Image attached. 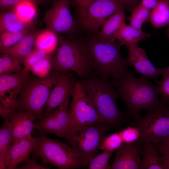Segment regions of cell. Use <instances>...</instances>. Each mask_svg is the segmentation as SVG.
Segmentation results:
<instances>
[{"label":"cell","mask_w":169,"mask_h":169,"mask_svg":"<svg viewBox=\"0 0 169 169\" xmlns=\"http://www.w3.org/2000/svg\"><path fill=\"white\" fill-rule=\"evenodd\" d=\"M124 7L119 9L103 23L100 29L94 38L104 41H115V35L122 25L125 23Z\"/></svg>","instance_id":"d6986e66"},{"label":"cell","mask_w":169,"mask_h":169,"mask_svg":"<svg viewBox=\"0 0 169 169\" xmlns=\"http://www.w3.org/2000/svg\"><path fill=\"white\" fill-rule=\"evenodd\" d=\"M52 68L61 74L74 72L80 78L91 74L93 69L87 43L74 38L60 37L51 62Z\"/></svg>","instance_id":"3957f363"},{"label":"cell","mask_w":169,"mask_h":169,"mask_svg":"<svg viewBox=\"0 0 169 169\" xmlns=\"http://www.w3.org/2000/svg\"><path fill=\"white\" fill-rule=\"evenodd\" d=\"M38 159L32 157L22 166L18 167L16 169H49V167L42 166L37 162Z\"/></svg>","instance_id":"8d00e7d4"},{"label":"cell","mask_w":169,"mask_h":169,"mask_svg":"<svg viewBox=\"0 0 169 169\" xmlns=\"http://www.w3.org/2000/svg\"><path fill=\"white\" fill-rule=\"evenodd\" d=\"M114 151L106 150L93 157L87 167L89 169H110L109 161Z\"/></svg>","instance_id":"1f68e13d"},{"label":"cell","mask_w":169,"mask_h":169,"mask_svg":"<svg viewBox=\"0 0 169 169\" xmlns=\"http://www.w3.org/2000/svg\"><path fill=\"white\" fill-rule=\"evenodd\" d=\"M160 158L163 165L164 169H169V154H161Z\"/></svg>","instance_id":"7bdbcfd3"},{"label":"cell","mask_w":169,"mask_h":169,"mask_svg":"<svg viewBox=\"0 0 169 169\" xmlns=\"http://www.w3.org/2000/svg\"><path fill=\"white\" fill-rule=\"evenodd\" d=\"M86 43L93 69L98 75L114 78L128 71L130 64L122 57L120 51L122 46L118 42L94 38Z\"/></svg>","instance_id":"5b68a950"},{"label":"cell","mask_w":169,"mask_h":169,"mask_svg":"<svg viewBox=\"0 0 169 169\" xmlns=\"http://www.w3.org/2000/svg\"><path fill=\"white\" fill-rule=\"evenodd\" d=\"M160 156L152 143H144L141 157L142 169H164Z\"/></svg>","instance_id":"d4e9b609"},{"label":"cell","mask_w":169,"mask_h":169,"mask_svg":"<svg viewBox=\"0 0 169 169\" xmlns=\"http://www.w3.org/2000/svg\"><path fill=\"white\" fill-rule=\"evenodd\" d=\"M71 96L72 100L69 109L71 119V132L80 127L104 122L79 80L76 81Z\"/></svg>","instance_id":"9c48e42d"},{"label":"cell","mask_w":169,"mask_h":169,"mask_svg":"<svg viewBox=\"0 0 169 169\" xmlns=\"http://www.w3.org/2000/svg\"><path fill=\"white\" fill-rule=\"evenodd\" d=\"M34 22L28 23L21 20L12 10L1 11L0 32L16 33L33 27Z\"/></svg>","instance_id":"7402d4cb"},{"label":"cell","mask_w":169,"mask_h":169,"mask_svg":"<svg viewBox=\"0 0 169 169\" xmlns=\"http://www.w3.org/2000/svg\"><path fill=\"white\" fill-rule=\"evenodd\" d=\"M73 74H61L53 88L44 112V117L71 96L76 82Z\"/></svg>","instance_id":"9a60e30c"},{"label":"cell","mask_w":169,"mask_h":169,"mask_svg":"<svg viewBox=\"0 0 169 169\" xmlns=\"http://www.w3.org/2000/svg\"><path fill=\"white\" fill-rule=\"evenodd\" d=\"M0 129V169H7L12 146V130L10 119L4 120Z\"/></svg>","instance_id":"ffe728a7"},{"label":"cell","mask_w":169,"mask_h":169,"mask_svg":"<svg viewBox=\"0 0 169 169\" xmlns=\"http://www.w3.org/2000/svg\"><path fill=\"white\" fill-rule=\"evenodd\" d=\"M79 81L108 131L120 130L125 123L131 121L129 114L121 111L117 106L119 95L109 78L91 74Z\"/></svg>","instance_id":"6da1fadb"},{"label":"cell","mask_w":169,"mask_h":169,"mask_svg":"<svg viewBox=\"0 0 169 169\" xmlns=\"http://www.w3.org/2000/svg\"><path fill=\"white\" fill-rule=\"evenodd\" d=\"M36 140V137L31 135L12 145L7 169H16L19 164L28 160L33 149Z\"/></svg>","instance_id":"ac0fdd59"},{"label":"cell","mask_w":169,"mask_h":169,"mask_svg":"<svg viewBox=\"0 0 169 169\" xmlns=\"http://www.w3.org/2000/svg\"><path fill=\"white\" fill-rule=\"evenodd\" d=\"M47 1V0H0V9L1 11H10L16 5L23 2H30L37 5Z\"/></svg>","instance_id":"d590c367"},{"label":"cell","mask_w":169,"mask_h":169,"mask_svg":"<svg viewBox=\"0 0 169 169\" xmlns=\"http://www.w3.org/2000/svg\"><path fill=\"white\" fill-rule=\"evenodd\" d=\"M36 5L30 2H24L16 5L11 10L23 21L33 23H34L37 14Z\"/></svg>","instance_id":"83f0119b"},{"label":"cell","mask_w":169,"mask_h":169,"mask_svg":"<svg viewBox=\"0 0 169 169\" xmlns=\"http://www.w3.org/2000/svg\"><path fill=\"white\" fill-rule=\"evenodd\" d=\"M149 33L124 23L116 33L115 38L121 45H137L141 41L150 37Z\"/></svg>","instance_id":"44dd1931"},{"label":"cell","mask_w":169,"mask_h":169,"mask_svg":"<svg viewBox=\"0 0 169 169\" xmlns=\"http://www.w3.org/2000/svg\"><path fill=\"white\" fill-rule=\"evenodd\" d=\"M132 11L140 3L139 0H116Z\"/></svg>","instance_id":"ab89813d"},{"label":"cell","mask_w":169,"mask_h":169,"mask_svg":"<svg viewBox=\"0 0 169 169\" xmlns=\"http://www.w3.org/2000/svg\"><path fill=\"white\" fill-rule=\"evenodd\" d=\"M70 0H56L45 13L43 20L46 29L57 34H72L77 23L70 9Z\"/></svg>","instance_id":"7c38bea8"},{"label":"cell","mask_w":169,"mask_h":169,"mask_svg":"<svg viewBox=\"0 0 169 169\" xmlns=\"http://www.w3.org/2000/svg\"><path fill=\"white\" fill-rule=\"evenodd\" d=\"M108 131L104 122H100L79 128L70 133L67 141L74 150L82 167L87 166L100 149Z\"/></svg>","instance_id":"52a82bcc"},{"label":"cell","mask_w":169,"mask_h":169,"mask_svg":"<svg viewBox=\"0 0 169 169\" xmlns=\"http://www.w3.org/2000/svg\"><path fill=\"white\" fill-rule=\"evenodd\" d=\"M123 143H131L141 139V134L136 127L131 125L119 132Z\"/></svg>","instance_id":"836d02e7"},{"label":"cell","mask_w":169,"mask_h":169,"mask_svg":"<svg viewBox=\"0 0 169 169\" xmlns=\"http://www.w3.org/2000/svg\"><path fill=\"white\" fill-rule=\"evenodd\" d=\"M129 55L127 60L130 66L132 65L135 71L155 79L158 80V76L162 74V69L155 67L150 61L143 48L137 45L127 46Z\"/></svg>","instance_id":"2e32d148"},{"label":"cell","mask_w":169,"mask_h":169,"mask_svg":"<svg viewBox=\"0 0 169 169\" xmlns=\"http://www.w3.org/2000/svg\"><path fill=\"white\" fill-rule=\"evenodd\" d=\"M122 7L124 5L116 0H93L84 12L79 15L81 25L87 31L95 32Z\"/></svg>","instance_id":"8fae6325"},{"label":"cell","mask_w":169,"mask_h":169,"mask_svg":"<svg viewBox=\"0 0 169 169\" xmlns=\"http://www.w3.org/2000/svg\"><path fill=\"white\" fill-rule=\"evenodd\" d=\"M69 98L39 121L34 123L33 134L36 136L54 134L66 140L71 131L70 116L68 108Z\"/></svg>","instance_id":"30bf717a"},{"label":"cell","mask_w":169,"mask_h":169,"mask_svg":"<svg viewBox=\"0 0 169 169\" xmlns=\"http://www.w3.org/2000/svg\"><path fill=\"white\" fill-rule=\"evenodd\" d=\"M150 9L144 6L141 2L132 11L130 16L127 18L129 25L139 29H142L144 23L148 20Z\"/></svg>","instance_id":"f546056e"},{"label":"cell","mask_w":169,"mask_h":169,"mask_svg":"<svg viewBox=\"0 0 169 169\" xmlns=\"http://www.w3.org/2000/svg\"><path fill=\"white\" fill-rule=\"evenodd\" d=\"M51 54L40 49L37 48L33 49L23 60V69L29 71L33 67L39 62L50 56Z\"/></svg>","instance_id":"4dcf8cb0"},{"label":"cell","mask_w":169,"mask_h":169,"mask_svg":"<svg viewBox=\"0 0 169 169\" xmlns=\"http://www.w3.org/2000/svg\"><path fill=\"white\" fill-rule=\"evenodd\" d=\"M23 69L13 74L0 75V103L6 109L15 110L18 95L29 76Z\"/></svg>","instance_id":"4fadbf2b"},{"label":"cell","mask_w":169,"mask_h":169,"mask_svg":"<svg viewBox=\"0 0 169 169\" xmlns=\"http://www.w3.org/2000/svg\"><path fill=\"white\" fill-rule=\"evenodd\" d=\"M93 0H76L75 3L78 8L79 15L83 13Z\"/></svg>","instance_id":"f35d334b"},{"label":"cell","mask_w":169,"mask_h":169,"mask_svg":"<svg viewBox=\"0 0 169 169\" xmlns=\"http://www.w3.org/2000/svg\"><path fill=\"white\" fill-rule=\"evenodd\" d=\"M123 143L122 138L118 132L107 135L104 139L100 149L114 151Z\"/></svg>","instance_id":"d6a6232c"},{"label":"cell","mask_w":169,"mask_h":169,"mask_svg":"<svg viewBox=\"0 0 169 169\" xmlns=\"http://www.w3.org/2000/svg\"><path fill=\"white\" fill-rule=\"evenodd\" d=\"M151 9L148 21L155 28H161L169 24V0H161Z\"/></svg>","instance_id":"cb8c5ba5"},{"label":"cell","mask_w":169,"mask_h":169,"mask_svg":"<svg viewBox=\"0 0 169 169\" xmlns=\"http://www.w3.org/2000/svg\"><path fill=\"white\" fill-rule=\"evenodd\" d=\"M113 79L112 84L133 120L141 116L139 112L142 109L148 110L166 105L159 98L157 85L151 83L147 77L136 78L128 71Z\"/></svg>","instance_id":"7a4b0ae2"},{"label":"cell","mask_w":169,"mask_h":169,"mask_svg":"<svg viewBox=\"0 0 169 169\" xmlns=\"http://www.w3.org/2000/svg\"><path fill=\"white\" fill-rule=\"evenodd\" d=\"M130 123L139 129L145 143L157 144L169 135V105L148 110Z\"/></svg>","instance_id":"ba28073f"},{"label":"cell","mask_w":169,"mask_h":169,"mask_svg":"<svg viewBox=\"0 0 169 169\" xmlns=\"http://www.w3.org/2000/svg\"><path fill=\"white\" fill-rule=\"evenodd\" d=\"M161 0H141V2L144 6L151 9L155 7Z\"/></svg>","instance_id":"60d3db41"},{"label":"cell","mask_w":169,"mask_h":169,"mask_svg":"<svg viewBox=\"0 0 169 169\" xmlns=\"http://www.w3.org/2000/svg\"><path fill=\"white\" fill-rule=\"evenodd\" d=\"M144 143L141 139L131 143H123L116 150L110 169H142L141 156Z\"/></svg>","instance_id":"5bb4252c"},{"label":"cell","mask_w":169,"mask_h":169,"mask_svg":"<svg viewBox=\"0 0 169 169\" xmlns=\"http://www.w3.org/2000/svg\"><path fill=\"white\" fill-rule=\"evenodd\" d=\"M73 1L75 3L76 0H73Z\"/></svg>","instance_id":"f6af8a7d"},{"label":"cell","mask_w":169,"mask_h":169,"mask_svg":"<svg viewBox=\"0 0 169 169\" xmlns=\"http://www.w3.org/2000/svg\"><path fill=\"white\" fill-rule=\"evenodd\" d=\"M34 121V116L25 110L18 109L11 111L10 122L12 130V145L31 135Z\"/></svg>","instance_id":"e0dca14e"},{"label":"cell","mask_w":169,"mask_h":169,"mask_svg":"<svg viewBox=\"0 0 169 169\" xmlns=\"http://www.w3.org/2000/svg\"><path fill=\"white\" fill-rule=\"evenodd\" d=\"M59 41L57 34L46 29L40 31L36 38L34 45L35 48L51 53L58 46Z\"/></svg>","instance_id":"484cf974"},{"label":"cell","mask_w":169,"mask_h":169,"mask_svg":"<svg viewBox=\"0 0 169 169\" xmlns=\"http://www.w3.org/2000/svg\"><path fill=\"white\" fill-rule=\"evenodd\" d=\"M20 61L6 53L0 56V75L13 74L22 71L24 69Z\"/></svg>","instance_id":"f1b7e54d"},{"label":"cell","mask_w":169,"mask_h":169,"mask_svg":"<svg viewBox=\"0 0 169 169\" xmlns=\"http://www.w3.org/2000/svg\"><path fill=\"white\" fill-rule=\"evenodd\" d=\"M33 27L26 29L20 32H2L0 34V51L2 53L15 45L29 34Z\"/></svg>","instance_id":"4316f807"},{"label":"cell","mask_w":169,"mask_h":169,"mask_svg":"<svg viewBox=\"0 0 169 169\" xmlns=\"http://www.w3.org/2000/svg\"><path fill=\"white\" fill-rule=\"evenodd\" d=\"M156 148L160 154H169V135L164 138L159 142L155 145Z\"/></svg>","instance_id":"74e56055"},{"label":"cell","mask_w":169,"mask_h":169,"mask_svg":"<svg viewBox=\"0 0 169 169\" xmlns=\"http://www.w3.org/2000/svg\"><path fill=\"white\" fill-rule=\"evenodd\" d=\"M60 74L53 70L44 76H29L19 92L15 110L29 112L35 121L41 120L51 91Z\"/></svg>","instance_id":"277c9868"},{"label":"cell","mask_w":169,"mask_h":169,"mask_svg":"<svg viewBox=\"0 0 169 169\" xmlns=\"http://www.w3.org/2000/svg\"><path fill=\"white\" fill-rule=\"evenodd\" d=\"M35 137L33 157L40 159L43 164H49L59 169L82 167L75 151L68 143L49 138L45 135Z\"/></svg>","instance_id":"8992f818"},{"label":"cell","mask_w":169,"mask_h":169,"mask_svg":"<svg viewBox=\"0 0 169 169\" xmlns=\"http://www.w3.org/2000/svg\"><path fill=\"white\" fill-rule=\"evenodd\" d=\"M11 110H8L5 107L0 103V116L3 120L10 119V114Z\"/></svg>","instance_id":"b9f144b4"},{"label":"cell","mask_w":169,"mask_h":169,"mask_svg":"<svg viewBox=\"0 0 169 169\" xmlns=\"http://www.w3.org/2000/svg\"><path fill=\"white\" fill-rule=\"evenodd\" d=\"M33 29L18 43L2 53L9 54L23 64L24 59L33 49L36 38L40 32Z\"/></svg>","instance_id":"603a6c76"},{"label":"cell","mask_w":169,"mask_h":169,"mask_svg":"<svg viewBox=\"0 0 169 169\" xmlns=\"http://www.w3.org/2000/svg\"><path fill=\"white\" fill-rule=\"evenodd\" d=\"M162 80L156 81L157 90L161 96L160 100L164 104L169 105V74L162 75Z\"/></svg>","instance_id":"e575fe53"},{"label":"cell","mask_w":169,"mask_h":169,"mask_svg":"<svg viewBox=\"0 0 169 169\" xmlns=\"http://www.w3.org/2000/svg\"><path fill=\"white\" fill-rule=\"evenodd\" d=\"M169 74V66L164 69H162V74Z\"/></svg>","instance_id":"ee69618b"},{"label":"cell","mask_w":169,"mask_h":169,"mask_svg":"<svg viewBox=\"0 0 169 169\" xmlns=\"http://www.w3.org/2000/svg\"></svg>","instance_id":"bcb514c9"}]
</instances>
